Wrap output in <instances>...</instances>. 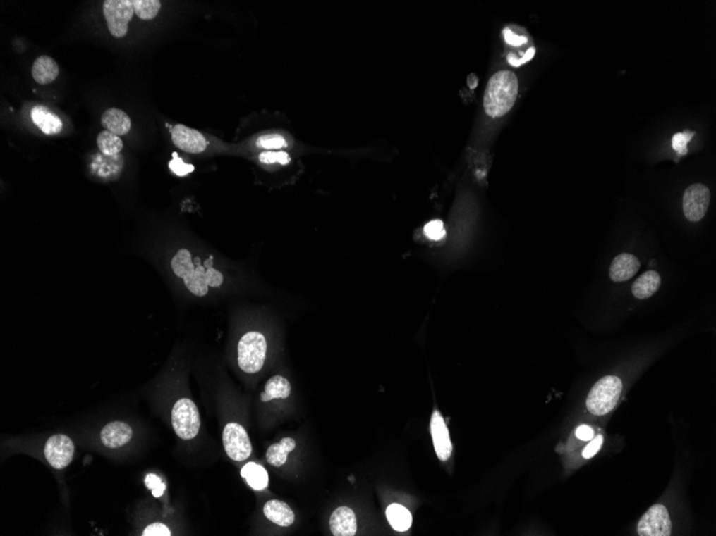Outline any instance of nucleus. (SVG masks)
I'll list each match as a JSON object with an SVG mask.
<instances>
[{
  "instance_id": "11",
  "label": "nucleus",
  "mask_w": 716,
  "mask_h": 536,
  "mask_svg": "<svg viewBox=\"0 0 716 536\" xmlns=\"http://www.w3.org/2000/svg\"><path fill=\"white\" fill-rule=\"evenodd\" d=\"M172 140L173 144L178 149L188 154H201L205 151L207 147L205 137L199 131L183 125H177L173 127Z\"/></svg>"
},
{
  "instance_id": "4",
  "label": "nucleus",
  "mask_w": 716,
  "mask_h": 536,
  "mask_svg": "<svg viewBox=\"0 0 716 536\" xmlns=\"http://www.w3.org/2000/svg\"><path fill=\"white\" fill-rule=\"evenodd\" d=\"M267 343L263 334L251 331L245 333L237 346V362L243 372L255 374L265 363Z\"/></svg>"
},
{
  "instance_id": "28",
  "label": "nucleus",
  "mask_w": 716,
  "mask_h": 536,
  "mask_svg": "<svg viewBox=\"0 0 716 536\" xmlns=\"http://www.w3.org/2000/svg\"><path fill=\"white\" fill-rule=\"evenodd\" d=\"M259 160L264 164L278 163V164L286 165L291 162V156L284 151H266L260 154Z\"/></svg>"
},
{
  "instance_id": "9",
  "label": "nucleus",
  "mask_w": 716,
  "mask_h": 536,
  "mask_svg": "<svg viewBox=\"0 0 716 536\" xmlns=\"http://www.w3.org/2000/svg\"><path fill=\"white\" fill-rule=\"evenodd\" d=\"M73 441L67 435L57 434L49 437L45 443L44 456L54 469L61 470L70 465L74 456Z\"/></svg>"
},
{
  "instance_id": "23",
  "label": "nucleus",
  "mask_w": 716,
  "mask_h": 536,
  "mask_svg": "<svg viewBox=\"0 0 716 536\" xmlns=\"http://www.w3.org/2000/svg\"><path fill=\"white\" fill-rule=\"evenodd\" d=\"M241 474L253 490H263L268 486L267 471L257 463H249L243 466Z\"/></svg>"
},
{
  "instance_id": "15",
  "label": "nucleus",
  "mask_w": 716,
  "mask_h": 536,
  "mask_svg": "<svg viewBox=\"0 0 716 536\" xmlns=\"http://www.w3.org/2000/svg\"><path fill=\"white\" fill-rule=\"evenodd\" d=\"M329 525L333 535H355L357 530L356 516L350 507H338L330 517Z\"/></svg>"
},
{
  "instance_id": "3",
  "label": "nucleus",
  "mask_w": 716,
  "mask_h": 536,
  "mask_svg": "<svg viewBox=\"0 0 716 536\" xmlns=\"http://www.w3.org/2000/svg\"><path fill=\"white\" fill-rule=\"evenodd\" d=\"M622 391L623 383L619 377H602L593 385L588 395V410L594 416L609 413L618 404Z\"/></svg>"
},
{
  "instance_id": "16",
  "label": "nucleus",
  "mask_w": 716,
  "mask_h": 536,
  "mask_svg": "<svg viewBox=\"0 0 716 536\" xmlns=\"http://www.w3.org/2000/svg\"><path fill=\"white\" fill-rule=\"evenodd\" d=\"M101 123L107 131L119 136L126 135L131 129V119L119 108L107 109L101 117Z\"/></svg>"
},
{
  "instance_id": "22",
  "label": "nucleus",
  "mask_w": 716,
  "mask_h": 536,
  "mask_svg": "<svg viewBox=\"0 0 716 536\" xmlns=\"http://www.w3.org/2000/svg\"><path fill=\"white\" fill-rule=\"evenodd\" d=\"M291 394V385L288 379L284 377L274 376L267 381L265 385V391L262 393L261 401H272V399H288Z\"/></svg>"
},
{
  "instance_id": "12",
  "label": "nucleus",
  "mask_w": 716,
  "mask_h": 536,
  "mask_svg": "<svg viewBox=\"0 0 716 536\" xmlns=\"http://www.w3.org/2000/svg\"><path fill=\"white\" fill-rule=\"evenodd\" d=\"M430 430L437 457L441 461H447L453 452V445L444 418L437 410L433 412L431 418Z\"/></svg>"
},
{
  "instance_id": "34",
  "label": "nucleus",
  "mask_w": 716,
  "mask_h": 536,
  "mask_svg": "<svg viewBox=\"0 0 716 536\" xmlns=\"http://www.w3.org/2000/svg\"><path fill=\"white\" fill-rule=\"evenodd\" d=\"M602 444V437L597 436L596 438L592 439L591 442L587 445L585 449H583V456L585 459H592L596 453L600 449V447Z\"/></svg>"
},
{
  "instance_id": "7",
  "label": "nucleus",
  "mask_w": 716,
  "mask_h": 536,
  "mask_svg": "<svg viewBox=\"0 0 716 536\" xmlns=\"http://www.w3.org/2000/svg\"><path fill=\"white\" fill-rule=\"evenodd\" d=\"M639 536L672 535V523L667 507L654 504L643 514L638 523Z\"/></svg>"
},
{
  "instance_id": "27",
  "label": "nucleus",
  "mask_w": 716,
  "mask_h": 536,
  "mask_svg": "<svg viewBox=\"0 0 716 536\" xmlns=\"http://www.w3.org/2000/svg\"><path fill=\"white\" fill-rule=\"evenodd\" d=\"M257 146L262 149H282L288 146L284 136L279 134H268L257 140Z\"/></svg>"
},
{
  "instance_id": "19",
  "label": "nucleus",
  "mask_w": 716,
  "mask_h": 536,
  "mask_svg": "<svg viewBox=\"0 0 716 536\" xmlns=\"http://www.w3.org/2000/svg\"><path fill=\"white\" fill-rule=\"evenodd\" d=\"M32 119L35 125L47 135L59 134L63 129L61 118L45 106H35L32 111Z\"/></svg>"
},
{
  "instance_id": "8",
  "label": "nucleus",
  "mask_w": 716,
  "mask_h": 536,
  "mask_svg": "<svg viewBox=\"0 0 716 536\" xmlns=\"http://www.w3.org/2000/svg\"><path fill=\"white\" fill-rule=\"evenodd\" d=\"M224 449L231 459L235 461H243L250 457L253 445L247 432L243 426L237 423H229L224 430Z\"/></svg>"
},
{
  "instance_id": "5",
  "label": "nucleus",
  "mask_w": 716,
  "mask_h": 536,
  "mask_svg": "<svg viewBox=\"0 0 716 536\" xmlns=\"http://www.w3.org/2000/svg\"><path fill=\"white\" fill-rule=\"evenodd\" d=\"M172 425L175 434L183 440H191L199 434L201 428L199 409L195 401L181 399L172 410Z\"/></svg>"
},
{
  "instance_id": "29",
  "label": "nucleus",
  "mask_w": 716,
  "mask_h": 536,
  "mask_svg": "<svg viewBox=\"0 0 716 536\" xmlns=\"http://www.w3.org/2000/svg\"><path fill=\"white\" fill-rule=\"evenodd\" d=\"M444 224L442 220H435L429 222L428 224L425 226V235L428 237L430 240L439 241L442 240L445 237Z\"/></svg>"
},
{
  "instance_id": "17",
  "label": "nucleus",
  "mask_w": 716,
  "mask_h": 536,
  "mask_svg": "<svg viewBox=\"0 0 716 536\" xmlns=\"http://www.w3.org/2000/svg\"><path fill=\"white\" fill-rule=\"evenodd\" d=\"M32 77L38 84H51L59 77V63L51 58L49 56H40L32 65Z\"/></svg>"
},
{
  "instance_id": "20",
  "label": "nucleus",
  "mask_w": 716,
  "mask_h": 536,
  "mask_svg": "<svg viewBox=\"0 0 716 536\" xmlns=\"http://www.w3.org/2000/svg\"><path fill=\"white\" fill-rule=\"evenodd\" d=\"M660 283L662 280L660 274L653 270H649L635 280L631 292L637 299L645 300L651 298L660 289Z\"/></svg>"
},
{
  "instance_id": "21",
  "label": "nucleus",
  "mask_w": 716,
  "mask_h": 536,
  "mask_svg": "<svg viewBox=\"0 0 716 536\" xmlns=\"http://www.w3.org/2000/svg\"><path fill=\"white\" fill-rule=\"evenodd\" d=\"M296 442L292 438H284L279 443H274L266 452V461L274 467H281L288 461L289 453L294 451Z\"/></svg>"
},
{
  "instance_id": "24",
  "label": "nucleus",
  "mask_w": 716,
  "mask_h": 536,
  "mask_svg": "<svg viewBox=\"0 0 716 536\" xmlns=\"http://www.w3.org/2000/svg\"><path fill=\"white\" fill-rule=\"evenodd\" d=\"M387 517L394 530L404 532L412 525V516L406 507L400 504H392L387 507Z\"/></svg>"
},
{
  "instance_id": "26",
  "label": "nucleus",
  "mask_w": 716,
  "mask_h": 536,
  "mask_svg": "<svg viewBox=\"0 0 716 536\" xmlns=\"http://www.w3.org/2000/svg\"><path fill=\"white\" fill-rule=\"evenodd\" d=\"M134 13L141 20H154L161 9L159 0H133Z\"/></svg>"
},
{
  "instance_id": "32",
  "label": "nucleus",
  "mask_w": 716,
  "mask_h": 536,
  "mask_svg": "<svg viewBox=\"0 0 716 536\" xmlns=\"http://www.w3.org/2000/svg\"><path fill=\"white\" fill-rule=\"evenodd\" d=\"M173 156H174V158L171 161L169 166H170L171 170L174 174H176L177 176H186V175L190 174V173L195 170V167L192 166L191 164H187L181 158H177L176 154H173Z\"/></svg>"
},
{
  "instance_id": "36",
  "label": "nucleus",
  "mask_w": 716,
  "mask_h": 536,
  "mask_svg": "<svg viewBox=\"0 0 716 536\" xmlns=\"http://www.w3.org/2000/svg\"><path fill=\"white\" fill-rule=\"evenodd\" d=\"M504 38L505 42H506L507 44L513 45V46H520V45L526 44L528 41L527 38H525V37L518 36V35L514 34V32H511L509 30H504Z\"/></svg>"
},
{
  "instance_id": "33",
  "label": "nucleus",
  "mask_w": 716,
  "mask_h": 536,
  "mask_svg": "<svg viewBox=\"0 0 716 536\" xmlns=\"http://www.w3.org/2000/svg\"><path fill=\"white\" fill-rule=\"evenodd\" d=\"M143 536H171V531L163 523H152L144 530Z\"/></svg>"
},
{
  "instance_id": "2",
  "label": "nucleus",
  "mask_w": 716,
  "mask_h": 536,
  "mask_svg": "<svg viewBox=\"0 0 716 536\" xmlns=\"http://www.w3.org/2000/svg\"><path fill=\"white\" fill-rule=\"evenodd\" d=\"M517 94L518 80L513 72L495 73L489 80L485 92V111L492 118L507 114L515 104Z\"/></svg>"
},
{
  "instance_id": "14",
  "label": "nucleus",
  "mask_w": 716,
  "mask_h": 536,
  "mask_svg": "<svg viewBox=\"0 0 716 536\" xmlns=\"http://www.w3.org/2000/svg\"><path fill=\"white\" fill-rule=\"evenodd\" d=\"M133 436L132 428L127 423L112 422L101 430V442L109 449H119L131 440Z\"/></svg>"
},
{
  "instance_id": "1",
  "label": "nucleus",
  "mask_w": 716,
  "mask_h": 536,
  "mask_svg": "<svg viewBox=\"0 0 716 536\" xmlns=\"http://www.w3.org/2000/svg\"><path fill=\"white\" fill-rule=\"evenodd\" d=\"M171 268L177 278L183 280L187 289L197 297L208 294L210 287H220L224 283L222 272L214 268L195 263L188 249H181L171 261Z\"/></svg>"
},
{
  "instance_id": "31",
  "label": "nucleus",
  "mask_w": 716,
  "mask_h": 536,
  "mask_svg": "<svg viewBox=\"0 0 716 536\" xmlns=\"http://www.w3.org/2000/svg\"><path fill=\"white\" fill-rule=\"evenodd\" d=\"M145 485L148 490H152V494L156 498H160L161 496H163L165 488H166L161 478H159L158 475L154 473H150L146 475Z\"/></svg>"
},
{
  "instance_id": "6",
  "label": "nucleus",
  "mask_w": 716,
  "mask_h": 536,
  "mask_svg": "<svg viewBox=\"0 0 716 536\" xmlns=\"http://www.w3.org/2000/svg\"><path fill=\"white\" fill-rule=\"evenodd\" d=\"M103 14L111 35L115 38H123L128 32V25L133 18V1L105 0L103 3Z\"/></svg>"
},
{
  "instance_id": "37",
  "label": "nucleus",
  "mask_w": 716,
  "mask_h": 536,
  "mask_svg": "<svg viewBox=\"0 0 716 536\" xmlns=\"http://www.w3.org/2000/svg\"><path fill=\"white\" fill-rule=\"evenodd\" d=\"M576 437L583 441H590L593 439L594 432L590 426L581 425L576 430Z\"/></svg>"
},
{
  "instance_id": "18",
  "label": "nucleus",
  "mask_w": 716,
  "mask_h": 536,
  "mask_svg": "<svg viewBox=\"0 0 716 536\" xmlns=\"http://www.w3.org/2000/svg\"><path fill=\"white\" fill-rule=\"evenodd\" d=\"M263 512L267 519L280 527H290L295 521V515L292 509L282 501H268L264 505Z\"/></svg>"
},
{
  "instance_id": "13",
  "label": "nucleus",
  "mask_w": 716,
  "mask_h": 536,
  "mask_svg": "<svg viewBox=\"0 0 716 536\" xmlns=\"http://www.w3.org/2000/svg\"><path fill=\"white\" fill-rule=\"evenodd\" d=\"M639 269L641 261L636 256L631 254L622 253L612 261L609 270L610 278L617 283H621L636 275Z\"/></svg>"
},
{
  "instance_id": "35",
  "label": "nucleus",
  "mask_w": 716,
  "mask_h": 536,
  "mask_svg": "<svg viewBox=\"0 0 716 536\" xmlns=\"http://www.w3.org/2000/svg\"><path fill=\"white\" fill-rule=\"evenodd\" d=\"M534 55H535V49L532 47V49H528L527 53L523 55L522 58L517 59L513 54H509V55L507 56V61H509V65L514 66V67H519V66L525 65L526 63L531 61V59L533 58Z\"/></svg>"
},
{
  "instance_id": "30",
  "label": "nucleus",
  "mask_w": 716,
  "mask_h": 536,
  "mask_svg": "<svg viewBox=\"0 0 716 536\" xmlns=\"http://www.w3.org/2000/svg\"><path fill=\"white\" fill-rule=\"evenodd\" d=\"M694 136V132H683V133H678L672 138V147H674V151L678 152L680 156L687 154V144L690 143V140L692 139Z\"/></svg>"
},
{
  "instance_id": "25",
  "label": "nucleus",
  "mask_w": 716,
  "mask_h": 536,
  "mask_svg": "<svg viewBox=\"0 0 716 536\" xmlns=\"http://www.w3.org/2000/svg\"><path fill=\"white\" fill-rule=\"evenodd\" d=\"M99 149L107 156H119L123 147V140L112 132H101L97 138Z\"/></svg>"
},
{
  "instance_id": "10",
  "label": "nucleus",
  "mask_w": 716,
  "mask_h": 536,
  "mask_svg": "<svg viewBox=\"0 0 716 536\" xmlns=\"http://www.w3.org/2000/svg\"><path fill=\"white\" fill-rule=\"evenodd\" d=\"M710 189L705 185L695 183L687 187L683 196L684 216L691 222H699L705 218L710 205Z\"/></svg>"
}]
</instances>
